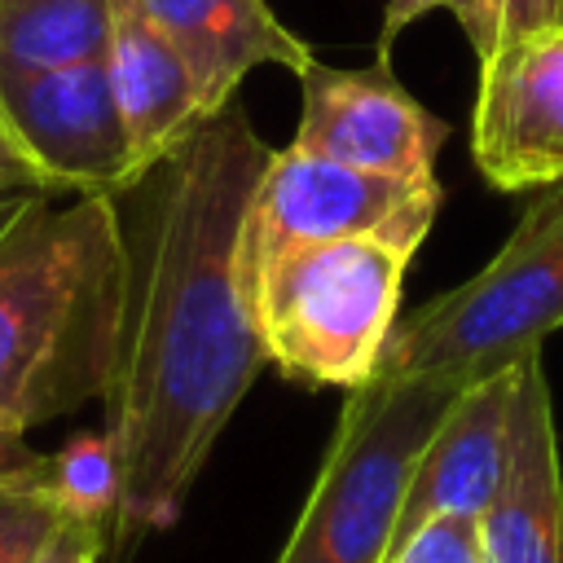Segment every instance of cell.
Returning a JSON list of instances; mask_svg holds the SVG:
<instances>
[{"label":"cell","mask_w":563,"mask_h":563,"mask_svg":"<svg viewBox=\"0 0 563 563\" xmlns=\"http://www.w3.org/2000/svg\"><path fill=\"white\" fill-rule=\"evenodd\" d=\"M268 145L233 97L136 189L128 325L110 387L123 493L114 532H158L207 466L224 422L268 365L246 277V207Z\"/></svg>","instance_id":"6da1fadb"},{"label":"cell","mask_w":563,"mask_h":563,"mask_svg":"<svg viewBox=\"0 0 563 563\" xmlns=\"http://www.w3.org/2000/svg\"><path fill=\"white\" fill-rule=\"evenodd\" d=\"M35 207L0 238V422L31 431L110 396L128 325V233L110 194Z\"/></svg>","instance_id":"7a4b0ae2"},{"label":"cell","mask_w":563,"mask_h":563,"mask_svg":"<svg viewBox=\"0 0 563 563\" xmlns=\"http://www.w3.org/2000/svg\"><path fill=\"white\" fill-rule=\"evenodd\" d=\"M563 325V180L519 216L501 251L462 286L396 321L378 374L471 387L541 352Z\"/></svg>","instance_id":"3957f363"},{"label":"cell","mask_w":563,"mask_h":563,"mask_svg":"<svg viewBox=\"0 0 563 563\" xmlns=\"http://www.w3.org/2000/svg\"><path fill=\"white\" fill-rule=\"evenodd\" d=\"M409 260L413 246L374 233L264 260L251 273V308L268 365L303 387L369 383L400 321Z\"/></svg>","instance_id":"277c9868"},{"label":"cell","mask_w":563,"mask_h":563,"mask_svg":"<svg viewBox=\"0 0 563 563\" xmlns=\"http://www.w3.org/2000/svg\"><path fill=\"white\" fill-rule=\"evenodd\" d=\"M457 391L444 378L383 374L352 387L277 563H387L413 466Z\"/></svg>","instance_id":"5b68a950"},{"label":"cell","mask_w":563,"mask_h":563,"mask_svg":"<svg viewBox=\"0 0 563 563\" xmlns=\"http://www.w3.org/2000/svg\"><path fill=\"white\" fill-rule=\"evenodd\" d=\"M440 198L444 194L435 180L361 172V167L308 154L299 145L268 150V163L255 180L246 229H242L246 277L282 251L365 238V233L391 238L418 251L435 224Z\"/></svg>","instance_id":"8992f818"},{"label":"cell","mask_w":563,"mask_h":563,"mask_svg":"<svg viewBox=\"0 0 563 563\" xmlns=\"http://www.w3.org/2000/svg\"><path fill=\"white\" fill-rule=\"evenodd\" d=\"M0 110L53 194H128L136 189L128 132L110 92L106 57L53 66V70H9L0 66Z\"/></svg>","instance_id":"52a82bcc"},{"label":"cell","mask_w":563,"mask_h":563,"mask_svg":"<svg viewBox=\"0 0 563 563\" xmlns=\"http://www.w3.org/2000/svg\"><path fill=\"white\" fill-rule=\"evenodd\" d=\"M471 158L501 194L563 180V26L501 40L479 62Z\"/></svg>","instance_id":"ba28073f"},{"label":"cell","mask_w":563,"mask_h":563,"mask_svg":"<svg viewBox=\"0 0 563 563\" xmlns=\"http://www.w3.org/2000/svg\"><path fill=\"white\" fill-rule=\"evenodd\" d=\"M299 92L303 110L290 145L378 176L435 180V158L449 141V123L435 119L418 97H409L387 62H374L365 70L312 62L299 75Z\"/></svg>","instance_id":"9c48e42d"},{"label":"cell","mask_w":563,"mask_h":563,"mask_svg":"<svg viewBox=\"0 0 563 563\" xmlns=\"http://www.w3.org/2000/svg\"><path fill=\"white\" fill-rule=\"evenodd\" d=\"M484 563H563V471L541 352L519 361L510 405V453L479 515Z\"/></svg>","instance_id":"30bf717a"},{"label":"cell","mask_w":563,"mask_h":563,"mask_svg":"<svg viewBox=\"0 0 563 563\" xmlns=\"http://www.w3.org/2000/svg\"><path fill=\"white\" fill-rule=\"evenodd\" d=\"M515 378H519V365L457 391V400L449 405V413L440 418V427L431 431L413 466L391 550L435 515L479 519L488 510L501 484V471H506V453H510Z\"/></svg>","instance_id":"8fae6325"},{"label":"cell","mask_w":563,"mask_h":563,"mask_svg":"<svg viewBox=\"0 0 563 563\" xmlns=\"http://www.w3.org/2000/svg\"><path fill=\"white\" fill-rule=\"evenodd\" d=\"M150 22L185 57L202 114L233 101L238 84L260 66L303 75L312 48L268 9V0H136Z\"/></svg>","instance_id":"7c38bea8"},{"label":"cell","mask_w":563,"mask_h":563,"mask_svg":"<svg viewBox=\"0 0 563 563\" xmlns=\"http://www.w3.org/2000/svg\"><path fill=\"white\" fill-rule=\"evenodd\" d=\"M110 92L128 132L136 185L207 119L185 57L150 22L136 0H114V26L106 44Z\"/></svg>","instance_id":"4fadbf2b"},{"label":"cell","mask_w":563,"mask_h":563,"mask_svg":"<svg viewBox=\"0 0 563 563\" xmlns=\"http://www.w3.org/2000/svg\"><path fill=\"white\" fill-rule=\"evenodd\" d=\"M114 0H0V66L53 70L106 57Z\"/></svg>","instance_id":"5bb4252c"},{"label":"cell","mask_w":563,"mask_h":563,"mask_svg":"<svg viewBox=\"0 0 563 563\" xmlns=\"http://www.w3.org/2000/svg\"><path fill=\"white\" fill-rule=\"evenodd\" d=\"M35 479L44 484V493L57 501L66 519H88V523L110 528L119 515V493H123V471H119V449H114L110 427L79 431L57 453H40Z\"/></svg>","instance_id":"9a60e30c"},{"label":"cell","mask_w":563,"mask_h":563,"mask_svg":"<svg viewBox=\"0 0 563 563\" xmlns=\"http://www.w3.org/2000/svg\"><path fill=\"white\" fill-rule=\"evenodd\" d=\"M66 515L35 479V466L0 475V563H35Z\"/></svg>","instance_id":"2e32d148"},{"label":"cell","mask_w":563,"mask_h":563,"mask_svg":"<svg viewBox=\"0 0 563 563\" xmlns=\"http://www.w3.org/2000/svg\"><path fill=\"white\" fill-rule=\"evenodd\" d=\"M431 9H444V13L457 18V26L466 31V40H471V48H475L479 62L497 48V9H493V0H383L378 62H387L396 35H400L409 22H418L422 13H431Z\"/></svg>","instance_id":"e0dca14e"},{"label":"cell","mask_w":563,"mask_h":563,"mask_svg":"<svg viewBox=\"0 0 563 563\" xmlns=\"http://www.w3.org/2000/svg\"><path fill=\"white\" fill-rule=\"evenodd\" d=\"M106 523H88V519H62L53 541L44 545V554L35 563H101L106 550Z\"/></svg>","instance_id":"ac0fdd59"},{"label":"cell","mask_w":563,"mask_h":563,"mask_svg":"<svg viewBox=\"0 0 563 563\" xmlns=\"http://www.w3.org/2000/svg\"><path fill=\"white\" fill-rule=\"evenodd\" d=\"M493 4H497V44L528 31L563 26V0H493Z\"/></svg>","instance_id":"d6986e66"},{"label":"cell","mask_w":563,"mask_h":563,"mask_svg":"<svg viewBox=\"0 0 563 563\" xmlns=\"http://www.w3.org/2000/svg\"><path fill=\"white\" fill-rule=\"evenodd\" d=\"M4 189H44V194H53V189L44 185V176L31 167V158L22 154L13 128H9V119H4V110H0V194H4Z\"/></svg>","instance_id":"ffe728a7"},{"label":"cell","mask_w":563,"mask_h":563,"mask_svg":"<svg viewBox=\"0 0 563 563\" xmlns=\"http://www.w3.org/2000/svg\"><path fill=\"white\" fill-rule=\"evenodd\" d=\"M35 462H40V453L26 444V431H13L0 422V475H18Z\"/></svg>","instance_id":"44dd1931"},{"label":"cell","mask_w":563,"mask_h":563,"mask_svg":"<svg viewBox=\"0 0 563 563\" xmlns=\"http://www.w3.org/2000/svg\"><path fill=\"white\" fill-rule=\"evenodd\" d=\"M40 194H44V189H4V194H0V238H4V233L35 207Z\"/></svg>","instance_id":"7402d4cb"}]
</instances>
